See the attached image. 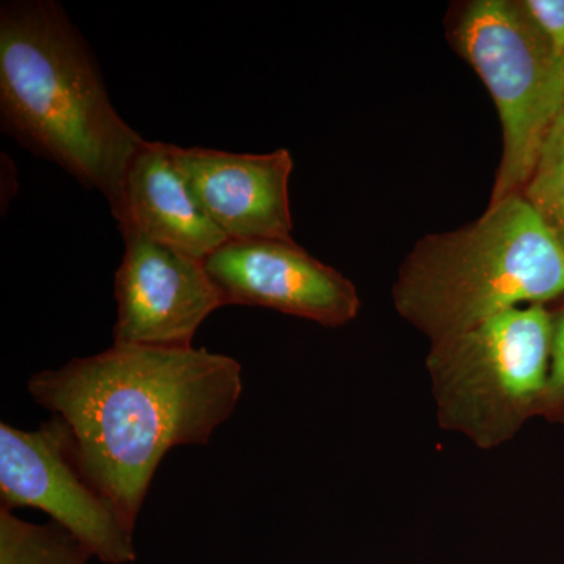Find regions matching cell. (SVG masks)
I'll list each match as a JSON object with an SVG mask.
<instances>
[{
    "label": "cell",
    "mask_w": 564,
    "mask_h": 564,
    "mask_svg": "<svg viewBox=\"0 0 564 564\" xmlns=\"http://www.w3.org/2000/svg\"><path fill=\"white\" fill-rule=\"evenodd\" d=\"M204 214L229 240H292L291 152L237 154L169 144Z\"/></svg>",
    "instance_id": "cell-9"
},
{
    "label": "cell",
    "mask_w": 564,
    "mask_h": 564,
    "mask_svg": "<svg viewBox=\"0 0 564 564\" xmlns=\"http://www.w3.org/2000/svg\"><path fill=\"white\" fill-rule=\"evenodd\" d=\"M29 393L68 426L84 474L135 529L162 459L207 445L236 411L242 366L206 348L113 344L32 375Z\"/></svg>",
    "instance_id": "cell-1"
},
{
    "label": "cell",
    "mask_w": 564,
    "mask_h": 564,
    "mask_svg": "<svg viewBox=\"0 0 564 564\" xmlns=\"http://www.w3.org/2000/svg\"><path fill=\"white\" fill-rule=\"evenodd\" d=\"M0 502L35 508L106 564L137 560L133 527L82 470L68 426L52 415L35 432L0 425Z\"/></svg>",
    "instance_id": "cell-6"
},
{
    "label": "cell",
    "mask_w": 564,
    "mask_h": 564,
    "mask_svg": "<svg viewBox=\"0 0 564 564\" xmlns=\"http://www.w3.org/2000/svg\"><path fill=\"white\" fill-rule=\"evenodd\" d=\"M115 220L122 237L139 234L199 261L229 242L193 198L169 144L159 141H147L129 163Z\"/></svg>",
    "instance_id": "cell-10"
},
{
    "label": "cell",
    "mask_w": 564,
    "mask_h": 564,
    "mask_svg": "<svg viewBox=\"0 0 564 564\" xmlns=\"http://www.w3.org/2000/svg\"><path fill=\"white\" fill-rule=\"evenodd\" d=\"M562 295L564 250L522 195L489 204L458 231L423 237L392 289L397 313L432 344Z\"/></svg>",
    "instance_id": "cell-3"
},
{
    "label": "cell",
    "mask_w": 564,
    "mask_h": 564,
    "mask_svg": "<svg viewBox=\"0 0 564 564\" xmlns=\"http://www.w3.org/2000/svg\"><path fill=\"white\" fill-rule=\"evenodd\" d=\"M564 404V307L552 314L551 370L543 410H552Z\"/></svg>",
    "instance_id": "cell-14"
},
{
    "label": "cell",
    "mask_w": 564,
    "mask_h": 564,
    "mask_svg": "<svg viewBox=\"0 0 564 564\" xmlns=\"http://www.w3.org/2000/svg\"><path fill=\"white\" fill-rule=\"evenodd\" d=\"M551 351L544 304L505 311L432 344L426 369L440 425L484 451L507 444L543 410Z\"/></svg>",
    "instance_id": "cell-4"
},
{
    "label": "cell",
    "mask_w": 564,
    "mask_h": 564,
    "mask_svg": "<svg viewBox=\"0 0 564 564\" xmlns=\"http://www.w3.org/2000/svg\"><path fill=\"white\" fill-rule=\"evenodd\" d=\"M452 43L491 93L503 152L491 202L521 195L556 117L564 109V57L521 2L475 0L452 29Z\"/></svg>",
    "instance_id": "cell-5"
},
{
    "label": "cell",
    "mask_w": 564,
    "mask_h": 564,
    "mask_svg": "<svg viewBox=\"0 0 564 564\" xmlns=\"http://www.w3.org/2000/svg\"><path fill=\"white\" fill-rule=\"evenodd\" d=\"M521 3L556 54L564 57V0H524Z\"/></svg>",
    "instance_id": "cell-13"
},
{
    "label": "cell",
    "mask_w": 564,
    "mask_h": 564,
    "mask_svg": "<svg viewBox=\"0 0 564 564\" xmlns=\"http://www.w3.org/2000/svg\"><path fill=\"white\" fill-rule=\"evenodd\" d=\"M521 195L564 250V109L545 137Z\"/></svg>",
    "instance_id": "cell-12"
},
{
    "label": "cell",
    "mask_w": 564,
    "mask_h": 564,
    "mask_svg": "<svg viewBox=\"0 0 564 564\" xmlns=\"http://www.w3.org/2000/svg\"><path fill=\"white\" fill-rule=\"evenodd\" d=\"M0 124L120 214L126 172L147 140L115 110L87 41L54 0L0 7Z\"/></svg>",
    "instance_id": "cell-2"
},
{
    "label": "cell",
    "mask_w": 564,
    "mask_h": 564,
    "mask_svg": "<svg viewBox=\"0 0 564 564\" xmlns=\"http://www.w3.org/2000/svg\"><path fill=\"white\" fill-rule=\"evenodd\" d=\"M93 554L57 522L36 525L0 508V564H88Z\"/></svg>",
    "instance_id": "cell-11"
},
{
    "label": "cell",
    "mask_w": 564,
    "mask_h": 564,
    "mask_svg": "<svg viewBox=\"0 0 564 564\" xmlns=\"http://www.w3.org/2000/svg\"><path fill=\"white\" fill-rule=\"evenodd\" d=\"M226 306H259L337 328L355 321V284L292 240H229L204 261Z\"/></svg>",
    "instance_id": "cell-8"
},
{
    "label": "cell",
    "mask_w": 564,
    "mask_h": 564,
    "mask_svg": "<svg viewBox=\"0 0 564 564\" xmlns=\"http://www.w3.org/2000/svg\"><path fill=\"white\" fill-rule=\"evenodd\" d=\"M122 239L113 344L192 348L203 322L226 306L206 263L139 234Z\"/></svg>",
    "instance_id": "cell-7"
}]
</instances>
